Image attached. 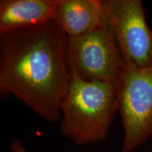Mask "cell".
<instances>
[{
    "label": "cell",
    "instance_id": "obj_1",
    "mask_svg": "<svg viewBox=\"0 0 152 152\" xmlns=\"http://www.w3.org/2000/svg\"><path fill=\"white\" fill-rule=\"evenodd\" d=\"M71 77L68 37L53 20L0 35L1 99L13 95L56 122Z\"/></svg>",
    "mask_w": 152,
    "mask_h": 152
},
{
    "label": "cell",
    "instance_id": "obj_4",
    "mask_svg": "<svg viewBox=\"0 0 152 152\" xmlns=\"http://www.w3.org/2000/svg\"><path fill=\"white\" fill-rule=\"evenodd\" d=\"M122 152H130L152 136V67L125 64L118 83Z\"/></svg>",
    "mask_w": 152,
    "mask_h": 152
},
{
    "label": "cell",
    "instance_id": "obj_6",
    "mask_svg": "<svg viewBox=\"0 0 152 152\" xmlns=\"http://www.w3.org/2000/svg\"><path fill=\"white\" fill-rule=\"evenodd\" d=\"M52 20L67 35L90 33L106 20L102 0H56Z\"/></svg>",
    "mask_w": 152,
    "mask_h": 152
},
{
    "label": "cell",
    "instance_id": "obj_8",
    "mask_svg": "<svg viewBox=\"0 0 152 152\" xmlns=\"http://www.w3.org/2000/svg\"><path fill=\"white\" fill-rule=\"evenodd\" d=\"M11 152H28L24 147L21 141L18 139H15L11 144Z\"/></svg>",
    "mask_w": 152,
    "mask_h": 152
},
{
    "label": "cell",
    "instance_id": "obj_5",
    "mask_svg": "<svg viewBox=\"0 0 152 152\" xmlns=\"http://www.w3.org/2000/svg\"><path fill=\"white\" fill-rule=\"evenodd\" d=\"M125 64L152 67V30L140 0H102Z\"/></svg>",
    "mask_w": 152,
    "mask_h": 152
},
{
    "label": "cell",
    "instance_id": "obj_7",
    "mask_svg": "<svg viewBox=\"0 0 152 152\" xmlns=\"http://www.w3.org/2000/svg\"><path fill=\"white\" fill-rule=\"evenodd\" d=\"M56 0H1L0 35L52 20Z\"/></svg>",
    "mask_w": 152,
    "mask_h": 152
},
{
    "label": "cell",
    "instance_id": "obj_3",
    "mask_svg": "<svg viewBox=\"0 0 152 152\" xmlns=\"http://www.w3.org/2000/svg\"><path fill=\"white\" fill-rule=\"evenodd\" d=\"M68 51L71 71L82 79L118 85L125 64L106 18L90 33L68 37Z\"/></svg>",
    "mask_w": 152,
    "mask_h": 152
},
{
    "label": "cell",
    "instance_id": "obj_2",
    "mask_svg": "<svg viewBox=\"0 0 152 152\" xmlns=\"http://www.w3.org/2000/svg\"><path fill=\"white\" fill-rule=\"evenodd\" d=\"M71 74L61 106V132L80 146L104 141L118 112V85L85 80L73 71Z\"/></svg>",
    "mask_w": 152,
    "mask_h": 152
}]
</instances>
